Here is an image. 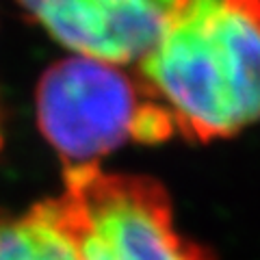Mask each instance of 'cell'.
I'll return each instance as SVG.
<instances>
[{
  "mask_svg": "<svg viewBox=\"0 0 260 260\" xmlns=\"http://www.w3.org/2000/svg\"><path fill=\"white\" fill-rule=\"evenodd\" d=\"M152 93L193 139L260 121V0H186L139 61Z\"/></svg>",
  "mask_w": 260,
  "mask_h": 260,
  "instance_id": "cell-1",
  "label": "cell"
},
{
  "mask_svg": "<svg viewBox=\"0 0 260 260\" xmlns=\"http://www.w3.org/2000/svg\"><path fill=\"white\" fill-rule=\"evenodd\" d=\"M50 204L78 260H210L176 230L167 193L152 178L76 165Z\"/></svg>",
  "mask_w": 260,
  "mask_h": 260,
  "instance_id": "cell-2",
  "label": "cell"
},
{
  "mask_svg": "<svg viewBox=\"0 0 260 260\" xmlns=\"http://www.w3.org/2000/svg\"><path fill=\"white\" fill-rule=\"evenodd\" d=\"M143 102L137 85L115 63L70 56L37 87V121L70 167L93 165L133 137Z\"/></svg>",
  "mask_w": 260,
  "mask_h": 260,
  "instance_id": "cell-3",
  "label": "cell"
},
{
  "mask_svg": "<svg viewBox=\"0 0 260 260\" xmlns=\"http://www.w3.org/2000/svg\"><path fill=\"white\" fill-rule=\"evenodd\" d=\"M61 46L107 63L141 61L186 0H15Z\"/></svg>",
  "mask_w": 260,
  "mask_h": 260,
  "instance_id": "cell-4",
  "label": "cell"
},
{
  "mask_svg": "<svg viewBox=\"0 0 260 260\" xmlns=\"http://www.w3.org/2000/svg\"><path fill=\"white\" fill-rule=\"evenodd\" d=\"M0 260H78V249L48 200L24 217H0Z\"/></svg>",
  "mask_w": 260,
  "mask_h": 260,
  "instance_id": "cell-5",
  "label": "cell"
}]
</instances>
